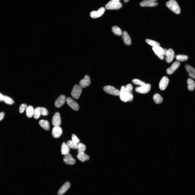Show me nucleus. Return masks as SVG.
<instances>
[{
    "mask_svg": "<svg viewBox=\"0 0 195 195\" xmlns=\"http://www.w3.org/2000/svg\"><path fill=\"white\" fill-rule=\"evenodd\" d=\"M166 5L170 10L176 14H179L180 13L179 6L175 0H170L166 3Z\"/></svg>",
    "mask_w": 195,
    "mask_h": 195,
    "instance_id": "obj_1",
    "label": "nucleus"
},
{
    "mask_svg": "<svg viewBox=\"0 0 195 195\" xmlns=\"http://www.w3.org/2000/svg\"><path fill=\"white\" fill-rule=\"evenodd\" d=\"M48 114V111L46 108L43 107H38L34 110V118L35 119L39 118L40 115L47 116Z\"/></svg>",
    "mask_w": 195,
    "mask_h": 195,
    "instance_id": "obj_2",
    "label": "nucleus"
},
{
    "mask_svg": "<svg viewBox=\"0 0 195 195\" xmlns=\"http://www.w3.org/2000/svg\"><path fill=\"white\" fill-rule=\"evenodd\" d=\"M122 6L121 2L111 1L106 5L105 8L107 10H118L121 8Z\"/></svg>",
    "mask_w": 195,
    "mask_h": 195,
    "instance_id": "obj_3",
    "label": "nucleus"
},
{
    "mask_svg": "<svg viewBox=\"0 0 195 195\" xmlns=\"http://www.w3.org/2000/svg\"><path fill=\"white\" fill-rule=\"evenodd\" d=\"M103 89L104 91L108 94L114 96H118L119 95V90L116 89L113 86H106L103 87Z\"/></svg>",
    "mask_w": 195,
    "mask_h": 195,
    "instance_id": "obj_4",
    "label": "nucleus"
},
{
    "mask_svg": "<svg viewBox=\"0 0 195 195\" xmlns=\"http://www.w3.org/2000/svg\"><path fill=\"white\" fill-rule=\"evenodd\" d=\"M82 91V88L79 85H75L72 89L71 95L74 99H78L79 98Z\"/></svg>",
    "mask_w": 195,
    "mask_h": 195,
    "instance_id": "obj_5",
    "label": "nucleus"
},
{
    "mask_svg": "<svg viewBox=\"0 0 195 195\" xmlns=\"http://www.w3.org/2000/svg\"><path fill=\"white\" fill-rule=\"evenodd\" d=\"M133 89V86L130 84H127L125 87V91L127 101L131 102L133 100V95L132 93Z\"/></svg>",
    "mask_w": 195,
    "mask_h": 195,
    "instance_id": "obj_6",
    "label": "nucleus"
},
{
    "mask_svg": "<svg viewBox=\"0 0 195 195\" xmlns=\"http://www.w3.org/2000/svg\"><path fill=\"white\" fill-rule=\"evenodd\" d=\"M151 86L149 84H145L140 87H137L135 89L136 91L138 93L141 94L148 93L150 90Z\"/></svg>",
    "mask_w": 195,
    "mask_h": 195,
    "instance_id": "obj_7",
    "label": "nucleus"
},
{
    "mask_svg": "<svg viewBox=\"0 0 195 195\" xmlns=\"http://www.w3.org/2000/svg\"><path fill=\"white\" fill-rule=\"evenodd\" d=\"M66 102L69 106L73 110L78 111L79 110V107L78 104L70 97H68L66 99Z\"/></svg>",
    "mask_w": 195,
    "mask_h": 195,
    "instance_id": "obj_8",
    "label": "nucleus"
},
{
    "mask_svg": "<svg viewBox=\"0 0 195 195\" xmlns=\"http://www.w3.org/2000/svg\"><path fill=\"white\" fill-rule=\"evenodd\" d=\"M105 11L103 7L100 8L97 11H93L90 13V17L93 19H96L102 16Z\"/></svg>",
    "mask_w": 195,
    "mask_h": 195,
    "instance_id": "obj_9",
    "label": "nucleus"
},
{
    "mask_svg": "<svg viewBox=\"0 0 195 195\" xmlns=\"http://www.w3.org/2000/svg\"><path fill=\"white\" fill-rule=\"evenodd\" d=\"M152 49L160 59L163 60L164 59V57L163 55V48L160 46H153Z\"/></svg>",
    "mask_w": 195,
    "mask_h": 195,
    "instance_id": "obj_10",
    "label": "nucleus"
},
{
    "mask_svg": "<svg viewBox=\"0 0 195 195\" xmlns=\"http://www.w3.org/2000/svg\"><path fill=\"white\" fill-rule=\"evenodd\" d=\"M66 97L64 95H61L58 97L55 102V106L56 107L59 108L61 107L65 102Z\"/></svg>",
    "mask_w": 195,
    "mask_h": 195,
    "instance_id": "obj_11",
    "label": "nucleus"
},
{
    "mask_svg": "<svg viewBox=\"0 0 195 195\" xmlns=\"http://www.w3.org/2000/svg\"><path fill=\"white\" fill-rule=\"evenodd\" d=\"M52 122L53 126H59L61 124V120L59 113H56L52 118Z\"/></svg>",
    "mask_w": 195,
    "mask_h": 195,
    "instance_id": "obj_12",
    "label": "nucleus"
},
{
    "mask_svg": "<svg viewBox=\"0 0 195 195\" xmlns=\"http://www.w3.org/2000/svg\"><path fill=\"white\" fill-rule=\"evenodd\" d=\"M90 83V80L89 76L86 75L85 76L84 79L80 81L79 86L82 88H85L89 86Z\"/></svg>",
    "mask_w": 195,
    "mask_h": 195,
    "instance_id": "obj_13",
    "label": "nucleus"
},
{
    "mask_svg": "<svg viewBox=\"0 0 195 195\" xmlns=\"http://www.w3.org/2000/svg\"><path fill=\"white\" fill-rule=\"evenodd\" d=\"M169 82V80L166 76H164L160 81L159 87L160 89L164 90L168 86Z\"/></svg>",
    "mask_w": 195,
    "mask_h": 195,
    "instance_id": "obj_14",
    "label": "nucleus"
},
{
    "mask_svg": "<svg viewBox=\"0 0 195 195\" xmlns=\"http://www.w3.org/2000/svg\"><path fill=\"white\" fill-rule=\"evenodd\" d=\"M180 65V64L179 61L174 62L170 67L167 69V73L169 75L172 74L179 67Z\"/></svg>",
    "mask_w": 195,
    "mask_h": 195,
    "instance_id": "obj_15",
    "label": "nucleus"
},
{
    "mask_svg": "<svg viewBox=\"0 0 195 195\" xmlns=\"http://www.w3.org/2000/svg\"><path fill=\"white\" fill-rule=\"evenodd\" d=\"M62 130L61 128L59 126H55L53 129L52 134L54 138H58L62 135Z\"/></svg>",
    "mask_w": 195,
    "mask_h": 195,
    "instance_id": "obj_16",
    "label": "nucleus"
},
{
    "mask_svg": "<svg viewBox=\"0 0 195 195\" xmlns=\"http://www.w3.org/2000/svg\"><path fill=\"white\" fill-rule=\"evenodd\" d=\"M63 160L64 162L67 164L73 165L76 163L75 159L69 153L65 155Z\"/></svg>",
    "mask_w": 195,
    "mask_h": 195,
    "instance_id": "obj_17",
    "label": "nucleus"
},
{
    "mask_svg": "<svg viewBox=\"0 0 195 195\" xmlns=\"http://www.w3.org/2000/svg\"><path fill=\"white\" fill-rule=\"evenodd\" d=\"M175 57V54L174 51L171 48H169L168 50L166 55V60L168 63H170L173 60Z\"/></svg>",
    "mask_w": 195,
    "mask_h": 195,
    "instance_id": "obj_18",
    "label": "nucleus"
},
{
    "mask_svg": "<svg viewBox=\"0 0 195 195\" xmlns=\"http://www.w3.org/2000/svg\"><path fill=\"white\" fill-rule=\"evenodd\" d=\"M122 39L124 44L127 45H130L131 44V39L127 33L124 31L122 35Z\"/></svg>",
    "mask_w": 195,
    "mask_h": 195,
    "instance_id": "obj_19",
    "label": "nucleus"
},
{
    "mask_svg": "<svg viewBox=\"0 0 195 195\" xmlns=\"http://www.w3.org/2000/svg\"><path fill=\"white\" fill-rule=\"evenodd\" d=\"M140 5L143 7H153L158 5V3L156 2H152L148 0H144L140 4Z\"/></svg>",
    "mask_w": 195,
    "mask_h": 195,
    "instance_id": "obj_20",
    "label": "nucleus"
},
{
    "mask_svg": "<svg viewBox=\"0 0 195 195\" xmlns=\"http://www.w3.org/2000/svg\"><path fill=\"white\" fill-rule=\"evenodd\" d=\"M70 184L69 182H66L63 185L59 190L58 194V195H62L69 189L70 186Z\"/></svg>",
    "mask_w": 195,
    "mask_h": 195,
    "instance_id": "obj_21",
    "label": "nucleus"
},
{
    "mask_svg": "<svg viewBox=\"0 0 195 195\" xmlns=\"http://www.w3.org/2000/svg\"><path fill=\"white\" fill-rule=\"evenodd\" d=\"M187 71L189 73V76L191 78L195 79V69L189 65L185 66Z\"/></svg>",
    "mask_w": 195,
    "mask_h": 195,
    "instance_id": "obj_22",
    "label": "nucleus"
},
{
    "mask_svg": "<svg viewBox=\"0 0 195 195\" xmlns=\"http://www.w3.org/2000/svg\"><path fill=\"white\" fill-rule=\"evenodd\" d=\"M78 159L82 162H84L89 159V157L84 153H79L77 155Z\"/></svg>",
    "mask_w": 195,
    "mask_h": 195,
    "instance_id": "obj_23",
    "label": "nucleus"
},
{
    "mask_svg": "<svg viewBox=\"0 0 195 195\" xmlns=\"http://www.w3.org/2000/svg\"><path fill=\"white\" fill-rule=\"evenodd\" d=\"M125 87L124 86H122L121 87L119 96L120 100L122 101L127 102L128 101L127 100L126 94H125Z\"/></svg>",
    "mask_w": 195,
    "mask_h": 195,
    "instance_id": "obj_24",
    "label": "nucleus"
},
{
    "mask_svg": "<svg viewBox=\"0 0 195 195\" xmlns=\"http://www.w3.org/2000/svg\"><path fill=\"white\" fill-rule=\"evenodd\" d=\"M40 126L44 129L46 130H48L50 129L49 123L46 120H41L39 122Z\"/></svg>",
    "mask_w": 195,
    "mask_h": 195,
    "instance_id": "obj_25",
    "label": "nucleus"
},
{
    "mask_svg": "<svg viewBox=\"0 0 195 195\" xmlns=\"http://www.w3.org/2000/svg\"><path fill=\"white\" fill-rule=\"evenodd\" d=\"M69 148L65 142L62 143L61 146V153L62 155H65L69 154Z\"/></svg>",
    "mask_w": 195,
    "mask_h": 195,
    "instance_id": "obj_26",
    "label": "nucleus"
},
{
    "mask_svg": "<svg viewBox=\"0 0 195 195\" xmlns=\"http://www.w3.org/2000/svg\"><path fill=\"white\" fill-rule=\"evenodd\" d=\"M26 112V115L28 117H32L33 116L34 112V109L33 106H29L27 107Z\"/></svg>",
    "mask_w": 195,
    "mask_h": 195,
    "instance_id": "obj_27",
    "label": "nucleus"
},
{
    "mask_svg": "<svg viewBox=\"0 0 195 195\" xmlns=\"http://www.w3.org/2000/svg\"><path fill=\"white\" fill-rule=\"evenodd\" d=\"M187 82L188 89L190 91H193L195 87V83L194 82L191 78L188 79Z\"/></svg>",
    "mask_w": 195,
    "mask_h": 195,
    "instance_id": "obj_28",
    "label": "nucleus"
},
{
    "mask_svg": "<svg viewBox=\"0 0 195 195\" xmlns=\"http://www.w3.org/2000/svg\"><path fill=\"white\" fill-rule=\"evenodd\" d=\"M112 31L116 35L121 36L122 35L123 32L121 29L119 27L117 26H114L112 27Z\"/></svg>",
    "mask_w": 195,
    "mask_h": 195,
    "instance_id": "obj_29",
    "label": "nucleus"
},
{
    "mask_svg": "<svg viewBox=\"0 0 195 195\" xmlns=\"http://www.w3.org/2000/svg\"><path fill=\"white\" fill-rule=\"evenodd\" d=\"M153 99L157 104L162 103L163 101V98L158 93L156 94L153 96Z\"/></svg>",
    "mask_w": 195,
    "mask_h": 195,
    "instance_id": "obj_30",
    "label": "nucleus"
},
{
    "mask_svg": "<svg viewBox=\"0 0 195 195\" xmlns=\"http://www.w3.org/2000/svg\"><path fill=\"white\" fill-rule=\"evenodd\" d=\"M66 144L69 148L74 149H78V144L72 141H68Z\"/></svg>",
    "mask_w": 195,
    "mask_h": 195,
    "instance_id": "obj_31",
    "label": "nucleus"
},
{
    "mask_svg": "<svg viewBox=\"0 0 195 195\" xmlns=\"http://www.w3.org/2000/svg\"><path fill=\"white\" fill-rule=\"evenodd\" d=\"M176 59L178 61L184 62L187 60L188 58L186 55H178L176 56Z\"/></svg>",
    "mask_w": 195,
    "mask_h": 195,
    "instance_id": "obj_32",
    "label": "nucleus"
},
{
    "mask_svg": "<svg viewBox=\"0 0 195 195\" xmlns=\"http://www.w3.org/2000/svg\"><path fill=\"white\" fill-rule=\"evenodd\" d=\"M78 153H84L86 150V146L82 143H79L78 144Z\"/></svg>",
    "mask_w": 195,
    "mask_h": 195,
    "instance_id": "obj_33",
    "label": "nucleus"
},
{
    "mask_svg": "<svg viewBox=\"0 0 195 195\" xmlns=\"http://www.w3.org/2000/svg\"><path fill=\"white\" fill-rule=\"evenodd\" d=\"M145 41L149 45L153 46H160V44L156 41L149 39H146Z\"/></svg>",
    "mask_w": 195,
    "mask_h": 195,
    "instance_id": "obj_34",
    "label": "nucleus"
},
{
    "mask_svg": "<svg viewBox=\"0 0 195 195\" xmlns=\"http://www.w3.org/2000/svg\"><path fill=\"white\" fill-rule=\"evenodd\" d=\"M3 101L6 103L9 104V105H12L14 103V102L12 99L6 96H4Z\"/></svg>",
    "mask_w": 195,
    "mask_h": 195,
    "instance_id": "obj_35",
    "label": "nucleus"
},
{
    "mask_svg": "<svg viewBox=\"0 0 195 195\" xmlns=\"http://www.w3.org/2000/svg\"><path fill=\"white\" fill-rule=\"evenodd\" d=\"M132 82L134 84L141 86H142L145 84L144 82L137 79L133 80Z\"/></svg>",
    "mask_w": 195,
    "mask_h": 195,
    "instance_id": "obj_36",
    "label": "nucleus"
},
{
    "mask_svg": "<svg viewBox=\"0 0 195 195\" xmlns=\"http://www.w3.org/2000/svg\"><path fill=\"white\" fill-rule=\"evenodd\" d=\"M27 108V105L26 104L23 103L21 104V105L20 106L19 108L20 113H23Z\"/></svg>",
    "mask_w": 195,
    "mask_h": 195,
    "instance_id": "obj_37",
    "label": "nucleus"
},
{
    "mask_svg": "<svg viewBox=\"0 0 195 195\" xmlns=\"http://www.w3.org/2000/svg\"><path fill=\"white\" fill-rule=\"evenodd\" d=\"M72 141L78 144L80 142L79 139L74 134L72 135Z\"/></svg>",
    "mask_w": 195,
    "mask_h": 195,
    "instance_id": "obj_38",
    "label": "nucleus"
},
{
    "mask_svg": "<svg viewBox=\"0 0 195 195\" xmlns=\"http://www.w3.org/2000/svg\"><path fill=\"white\" fill-rule=\"evenodd\" d=\"M4 116V113L3 112L0 113V121L3 119Z\"/></svg>",
    "mask_w": 195,
    "mask_h": 195,
    "instance_id": "obj_39",
    "label": "nucleus"
},
{
    "mask_svg": "<svg viewBox=\"0 0 195 195\" xmlns=\"http://www.w3.org/2000/svg\"><path fill=\"white\" fill-rule=\"evenodd\" d=\"M4 99V96L1 93H0V101L2 102L3 101Z\"/></svg>",
    "mask_w": 195,
    "mask_h": 195,
    "instance_id": "obj_40",
    "label": "nucleus"
},
{
    "mask_svg": "<svg viewBox=\"0 0 195 195\" xmlns=\"http://www.w3.org/2000/svg\"><path fill=\"white\" fill-rule=\"evenodd\" d=\"M168 50L166 49H163V55H166L167 53V52H168Z\"/></svg>",
    "mask_w": 195,
    "mask_h": 195,
    "instance_id": "obj_41",
    "label": "nucleus"
},
{
    "mask_svg": "<svg viewBox=\"0 0 195 195\" xmlns=\"http://www.w3.org/2000/svg\"><path fill=\"white\" fill-rule=\"evenodd\" d=\"M120 0H111V1L115 2H119Z\"/></svg>",
    "mask_w": 195,
    "mask_h": 195,
    "instance_id": "obj_42",
    "label": "nucleus"
},
{
    "mask_svg": "<svg viewBox=\"0 0 195 195\" xmlns=\"http://www.w3.org/2000/svg\"><path fill=\"white\" fill-rule=\"evenodd\" d=\"M149 1L151 2H155L157 1V0H149Z\"/></svg>",
    "mask_w": 195,
    "mask_h": 195,
    "instance_id": "obj_43",
    "label": "nucleus"
},
{
    "mask_svg": "<svg viewBox=\"0 0 195 195\" xmlns=\"http://www.w3.org/2000/svg\"><path fill=\"white\" fill-rule=\"evenodd\" d=\"M129 0H124V1L125 2L127 3L129 2Z\"/></svg>",
    "mask_w": 195,
    "mask_h": 195,
    "instance_id": "obj_44",
    "label": "nucleus"
},
{
    "mask_svg": "<svg viewBox=\"0 0 195 195\" xmlns=\"http://www.w3.org/2000/svg\"></svg>",
    "mask_w": 195,
    "mask_h": 195,
    "instance_id": "obj_45",
    "label": "nucleus"
}]
</instances>
